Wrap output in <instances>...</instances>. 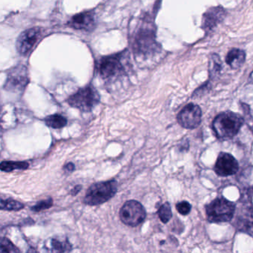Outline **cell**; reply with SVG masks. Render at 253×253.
<instances>
[{
  "label": "cell",
  "instance_id": "6",
  "mask_svg": "<svg viewBox=\"0 0 253 253\" xmlns=\"http://www.w3.org/2000/svg\"><path fill=\"white\" fill-rule=\"evenodd\" d=\"M146 211L138 201L131 200L126 201L120 210V218L124 224L135 227L144 221Z\"/></svg>",
  "mask_w": 253,
  "mask_h": 253
},
{
  "label": "cell",
  "instance_id": "2",
  "mask_svg": "<svg viewBox=\"0 0 253 253\" xmlns=\"http://www.w3.org/2000/svg\"><path fill=\"white\" fill-rule=\"evenodd\" d=\"M118 192V182L112 180L99 182L91 185L85 194L84 204L88 206H98L112 199Z\"/></svg>",
  "mask_w": 253,
  "mask_h": 253
},
{
  "label": "cell",
  "instance_id": "10",
  "mask_svg": "<svg viewBox=\"0 0 253 253\" xmlns=\"http://www.w3.org/2000/svg\"><path fill=\"white\" fill-rule=\"evenodd\" d=\"M202 111L198 105L189 103L186 105L177 115L178 124L186 129L198 128L201 123Z\"/></svg>",
  "mask_w": 253,
  "mask_h": 253
},
{
  "label": "cell",
  "instance_id": "13",
  "mask_svg": "<svg viewBox=\"0 0 253 253\" xmlns=\"http://www.w3.org/2000/svg\"><path fill=\"white\" fill-rule=\"evenodd\" d=\"M68 25L75 30L91 32L96 26V17L94 12L86 11L74 16Z\"/></svg>",
  "mask_w": 253,
  "mask_h": 253
},
{
  "label": "cell",
  "instance_id": "17",
  "mask_svg": "<svg viewBox=\"0 0 253 253\" xmlns=\"http://www.w3.org/2000/svg\"><path fill=\"white\" fill-rule=\"evenodd\" d=\"M44 121L48 127L55 128V129L63 128L67 125V119L63 115H58V114L47 116Z\"/></svg>",
  "mask_w": 253,
  "mask_h": 253
},
{
  "label": "cell",
  "instance_id": "18",
  "mask_svg": "<svg viewBox=\"0 0 253 253\" xmlns=\"http://www.w3.org/2000/svg\"><path fill=\"white\" fill-rule=\"evenodd\" d=\"M24 204L20 201L12 199H1L0 198V210L5 211H19L24 208Z\"/></svg>",
  "mask_w": 253,
  "mask_h": 253
},
{
  "label": "cell",
  "instance_id": "4",
  "mask_svg": "<svg viewBox=\"0 0 253 253\" xmlns=\"http://www.w3.org/2000/svg\"><path fill=\"white\" fill-rule=\"evenodd\" d=\"M133 48L140 57H150L158 53L160 47L155 40V30L149 26L140 28L134 37Z\"/></svg>",
  "mask_w": 253,
  "mask_h": 253
},
{
  "label": "cell",
  "instance_id": "22",
  "mask_svg": "<svg viewBox=\"0 0 253 253\" xmlns=\"http://www.w3.org/2000/svg\"><path fill=\"white\" fill-rule=\"evenodd\" d=\"M53 206L52 198H48V199L44 200V201H40L38 204H35L34 207L31 208V210L35 212H40V211H43V210H48L51 208Z\"/></svg>",
  "mask_w": 253,
  "mask_h": 253
},
{
  "label": "cell",
  "instance_id": "24",
  "mask_svg": "<svg viewBox=\"0 0 253 253\" xmlns=\"http://www.w3.org/2000/svg\"><path fill=\"white\" fill-rule=\"evenodd\" d=\"M83 186L81 185H77L76 186H75V188H73L72 191L70 192V194L73 196H75V195H78L80 192H81V189H82Z\"/></svg>",
  "mask_w": 253,
  "mask_h": 253
},
{
  "label": "cell",
  "instance_id": "9",
  "mask_svg": "<svg viewBox=\"0 0 253 253\" xmlns=\"http://www.w3.org/2000/svg\"><path fill=\"white\" fill-rule=\"evenodd\" d=\"M43 35V29L39 27L24 31L19 36L17 41V50L19 54L24 57L31 54L38 42L42 39Z\"/></svg>",
  "mask_w": 253,
  "mask_h": 253
},
{
  "label": "cell",
  "instance_id": "20",
  "mask_svg": "<svg viewBox=\"0 0 253 253\" xmlns=\"http://www.w3.org/2000/svg\"><path fill=\"white\" fill-rule=\"evenodd\" d=\"M20 250L6 238H0V253H20Z\"/></svg>",
  "mask_w": 253,
  "mask_h": 253
},
{
  "label": "cell",
  "instance_id": "14",
  "mask_svg": "<svg viewBox=\"0 0 253 253\" xmlns=\"http://www.w3.org/2000/svg\"><path fill=\"white\" fill-rule=\"evenodd\" d=\"M45 248L47 251L52 253H67L72 250V247L67 238L63 240L53 238L47 241Z\"/></svg>",
  "mask_w": 253,
  "mask_h": 253
},
{
  "label": "cell",
  "instance_id": "25",
  "mask_svg": "<svg viewBox=\"0 0 253 253\" xmlns=\"http://www.w3.org/2000/svg\"><path fill=\"white\" fill-rule=\"evenodd\" d=\"M75 164H72V163H69V164H66L64 167V169L67 171H73L75 170Z\"/></svg>",
  "mask_w": 253,
  "mask_h": 253
},
{
  "label": "cell",
  "instance_id": "21",
  "mask_svg": "<svg viewBox=\"0 0 253 253\" xmlns=\"http://www.w3.org/2000/svg\"><path fill=\"white\" fill-rule=\"evenodd\" d=\"M222 69V63L220 57L217 54H212L210 61V72L211 76H216Z\"/></svg>",
  "mask_w": 253,
  "mask_h": 253
},
{
  "label": "cell",
  "instance_id": "5",
  "mask_svg": "<svg viewBox=\"0 0 253 253\" xmlns=\"http://www.w3.org/2000/svg\"><path fill=\"white\" fill-rule=\"evenodd\" d=\"M100 101V94L92 85L80 88L67 100L69 106L84 112H91Z\"/></svg>",
  "mask_w": 253,
  "mask_h": 253
},
{
  "label": "cell",
  "instance_id": "3",
  "mask_svg": "<svg viewBox=\"0 0 253 253\" xmlns=\"http://www.w3.org/2000/svg\"><path fill=\"white\" fill-rule=\"evenodd\" d=\"M235 204L226 198H215L205 207L207 220L214 223L231 221L235 214Z\"/></svg>",
  "mask_w": 253,
  "mask_h": 253
},
{
  "label": "cell",
  "instance_id": "8",
  "mask_svg": "<svg viewBox=\"0 0 253 253\" xmlns=\"http://www.w3.org/2000/svg\"><path fill=\"white\" fill-rule=\"evenodd\" d=\"M29 84V71L27 68L24 65H17L8 71L4 88L11 92H23Z\"/></svg>",
  "mask_w": 253,
  "mask_h": 253
},
{
  "label": "cell",
  "instance_id": "23",
  "mask_svg": "<svg viewBox=\"0 0 253 253\" xmlns=\"http://www.w3.org/2000/svg\"><path fill=\"white\" fill-rule=\"evenodd\" d=\"M176 210L182 215H187L192 210V206L187 201H181L176 204Z\"/></svg>",
  "mask_w": 253,
  "mask_h": 253
},
{
  "label": "cell",
  "instance_id": "7",
  "mask_svg": "<svg viewBox=\"0 0 253 253\" xmlns=\"http://www.w3.org/2000/svg\"><path fill=\"white\" fill-rule=\"evenodd\" d=\"M123 54L106 56L100 59L97 66L100 76L103 79L109 80L124 75L125 73V67L123 63Z\"/></svg>",
  "mask_w": 253,
  "mask_h": 253
},
{
  "label": "cell",
  "instance_id": "19",
  "mask_svg": "<svg viewBox=\"0 0 253 253\" xmlns=\"http://www.w3.org/2000/svg\"><path fill=\"white\" fill-rule=\"evenodd\" d=\"M158 216L160 220L164 223H167L169 221L171 217H172V212H171V206L169 202H166L163 204L158 211Z\"/></svg>",
  "mask_w": 253,
  "mask_h": 253
},
{
  "label": "cell",
  "instance_id": "1",
  "mask_svg": "<svg viewBox=\"0 0 253 253\" xmlns=\"http://www.w3.org/2000/svg\"><path fill=\"white\" fill-rule=\"evenodd\" d=\"M244 119L239 114L227 111L216 116L212 122V130L217 139L229 140L238 134Z\"/></svg>",
  "mask_w": 253,
  "mask_h": 253
},
{
  "label": "cell",
  "instance_id": "16",
  "mask_svg": "<svg viewBox=\"0 0 253 253\" xmlns=\"http://www.w3.org/2000/svg\"><path fill=\"white\" fill-rule=\"evenodd\" d=\"M29 164L25 161H2L0 163V170L10 172L14 170H26L29 169Z\"/></svg>",
  "mask_w": 253,
  "mask_h": 253
},
{
  "label": "cell",
  "instance_id": "15",
  "mask_svg": "<svg viewBox=\"0 0 253 253\" xmlns=\"http://www.w3.org/2000/svg\"><path fill=\"white\" fill-rule=\"evenodd\" d=\"M246 60V54L243 50L233 48L228 52L226 57V63L232 69H236L241 67Z\"/></svg>",
  "mask_w": 253,
  "mask_h": 253
},
{
  "label": "cell",
  "instance_id": "11",
  "mask_svg": "<svg viewBox=\"0 0 253 253\" xmlns=\"http://www.w3.org/2000/svg\"><path fill=\"white\" fill-rule=\"evenodd\" d=\"M239 169L237 160L232 155L226 152H220L214 164V170L220 177L233 175Z\"/></svg>",
  "mask_w": 253,
  "mask_h": 253
},
{
  "label": "cell",
  "instance_id": "12",
  "mask_svg": "<svg viewBox=\"0 0 253 253\" xmlns=\"http://www.w3.org/2000/svg\"><path fill=\"white\" fill-rule=\"evenodd\" d=\"M226 16V10L221 6L210 8L203 16L202 29L206 33H210L223 22Z\"/></svg>",
  "mask_w": 253,
  "mask_h": 253
}]
</instances>
